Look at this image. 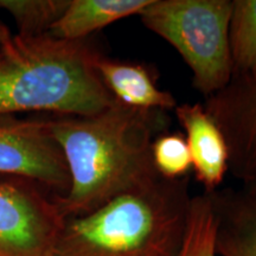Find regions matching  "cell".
<instances>
[{
    "label": "cell",
    "instance_id": "obj_11",
    "mask_svg": "<svg viewBox=\"0 0 256 256\" xmlns=\"http://www.w3.org/2000/svg\"><path fill=\"white\" fill-rule=\"evenodd\" d=\"M151 0H70L68 8L49 31L66 40H87L120 19L138 16Z\"/></svg>",
    "mask_w": 256,
    "mask_h": 256
},
{
    "label": "cell",
    "instance_id": "obj_7",
    "mask_svg": "<svg viewBox=\"0 0 256 256\" xmlns=\"http://www.w3.org/2000/svg\"><path fill=\"white\" fill-rule=\"evenodd\" d=\"M223 133L228 172L248 184L256 179V82L232 80L203 104Z\"/></svg>",
    "mask_w": 256,
    "mask_h": 256
},
{
    "label": "cell",
    "instance_id": "obj_2",
    "mask_svg": "<svg viewBox=\"0 0 256 256\" xmlns=\"http://www.w3.org/2000/svg\"><path fill=\"white\" fill-rule=\"evenodd\" d=\"M104 55L87 40L12 34L0 44V118L25 112L88 116L115 98L96 69Z\"/></svg>",
    "mask_w": 256,
    "mask_h": 256
},
{
    "label": "cell",
    "instance_id": "obj_4",
    "mask_svg": "<svg viewBox=\"0 0 256 256\" xmlns=\"http://www.w3.org/2000/svg\"><path fill=\"white\" fill-rule=\"evenodd\" d=\"M232 0H151L139 16L147 30L177 50L204 98L232 81L229 24Z\"/></svg>",
    "mask_w": 256,
    "mask_h": 256
},
{
    "label": "cell",
    "instance_id": "obj_15",
    "mask_svg": "<svg viewBox=\"0 0 256 256\" xmlns=\"http://www.w3.org/2000/svg\"><path fill=\"white\" fill-rule=\"evenodd\" d=\"M153 164L162 178L182 179L192 170L191 154L184 134L165 132L152 145Z\"/></svg>",
    "mask_w": 256,
    "mask_h": 256
},
{
    "label": "cell",
    "instance_id": "obj_6",
    "mask_svg": "<svg viewBox=\"0 0 256 256\" xmlns=\"http://www.w3.org/2000/svg\"><path fill=\"white\" fill-rule=\"evenodd\" d=\"M0 174L60 191L69 188V172L48 119L0 121Z\"/></svg>",
    "mask_w": 256,
    "mask_h": 256
},
{
    "label": "cell",
    "instance_id": "obj_1",
    "mask_svg": "<svg viewBox=\"0 0 256 256\" xmlns=\"http://www.w3.org/2000/svg\"><path fill=\"white\" fill-rule=\"evenodd\" d=\"M46 119L69 172L68 191L55 197L66 220L88 215L160 178L152 145L168 132V112L136 110L115 100L94 115Z\"/></svg>",
    "mask_w": 256,
    "mask_h": 256
},
{
    "label": "cell",
    "instance_id": "obj_13",
    "mask_svg": "<svg viewBox=\"0 0 256 256\" xmlns=\"http://www.w3.org/2000/svg\"><path fill=\"white\" fill-rule=\"evenodd\" d=\"M70 0H0V8L14 18L20 36L49 34Z\"/></svg>",
    "mask_w": 256,
    "mask_h": 256
},
{
    "label": "cell",
    "instance_id": "obj_5",
    "mask_svg": "<svg viewBox=\"0 0 256 256\" xmlns=\"http://www.w3.org/2000/svg\"><path fill=\"white\" fill-rule=\"evenodd\" d=\"M64 223L56 198L40 185L0 183V256H52Z\"/></svg>",
    "mask_w": 256,
    "mask_h": 256
},
{
    "label": "cell",
    "instance_id": "obj_8",
    "mask_svg": "<svg viewBox=\"0 0 256 256\" xmlns=\"http://www.w3.org/2000/svg\"><path fill=\"white\" fill-rule=\"evenodd\" d=\"M174 114L185 132L194 178L206 192L218 190L228 174L229 162L223 133L202 104H178Z\"/></svg>",
    "mask_w": 256,
    "mask_h": 256
},
{
    "label": "cell",
    "instance_id": "obj_14",
    "mask_svg": "<svg viewBox=\"0 0 256 256\" xmlns=\"http://www.w3.org/2000/svg\"><path fill=\"white\" fill-rule=\"evenodd\" d=\"M216 218L210 192L192 196L186 234L179 256H217Z\"/></svg>",
    "mask_w": 256,
    "mask_h": 256
},
{
    "label": "cell",
    "instance_id": "obj_17",
    "mask_svg": "<svg viewBox=\"0 0 256 256\" xmlns=\"http://www.w3.org/2000/svg\"><path fill=\"white\" fill-rule=\"evenodd\" d=\"M248 184H252V185H255V186H256V179L254 182H252V183H248Z\"/></svg>",
    "mask_w": 256,
    "mask_h": 256
},
{
    "label": "cell",
    "instance_id": "obj_3",
    "mask_svg": "<svg viewBox=\"0 0 256 256\" xmlns=\"http://www.w3.org/2000/svg\"><path fill=\"white\" fill-rule=\"evenodd\" d=\"M188 182L160 177L88 215L66 218L52 256H179L192 200Z\"/></svg>",
    "mask_w": 256,
    "mask_h": 256
},
{
    "label": "cell",
    "instance_id": "obj_16",
    "mask_svg": "<svg viewBox=\"0 0 256 256\" xmlns=\"http://www.w3.org/2000/svg\"><path fill=\"white\" fill-rule=\"evenodd\" d=\"M11 32H10L8 28L6 26V25L2 23V22H0V44L2 43L5 40H8V37H11Z\"/></svg>",
    "mask_w": 256,
    "mask_h": 256
},
{
    "label": "cell",
    "instance_id": "obj_9",
    "mask_svg": "<svg viewBox=\"0 0 256 256\" xmlns=\"http://www.w3.org/2000/svg\"><path fill=\"white\" fill-rule=\"evenodd\" d=\"M216 218L217 256H256V186L210 192Z\"/></svg>",
    "mask_w": 256,
    "mask_h": 256
},
{
    "label": "cell",
    "instance_id": "obj_12",
    "mask_svg": "<svg viewBox=\"0 0 256 256\" xmlns=\"http://www.w3.org/2000/svg\"><path fill=\"white\" fill-rule=\"evenodd\" d=\"M229 49L232 80L256 82V0H232Z\"/></svg>",
    "mask_w": 256,
    "mask_h": 256
},
{
    "label": "cell",
    "instance_id": "obj_10",
    "mask_svg": "<svg viewBox=\"0 0 256 256\" xmlns=\"http://www.w3.org/2000/svg\"><path fill=\"white\" fill-rule=\"evenodd\" d=\"M96 69L108 92L127 107L168 112L178 106L171 92L159 88L156 70L148 64L102 55Z\"/></svg>",
    "mask_w": 256,
    "mask_h": 256
}]
</instances>
